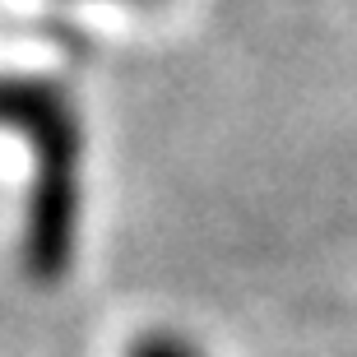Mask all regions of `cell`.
I'll return each instance as SVG.
<instances>
[{"mask_svg": "<svg viewBox=\"0 0 357 357\" xmlns=\"http://www.w3.org/2000/svg\"><path fill=\"white\" fill-rule=\"evenodd\" d=\"M0 130L19 135L33 158V185L24 204V269L38 283H61L79 251L84 116L61 79L0 75Z\"/></svg>", "mask_w": 357, "mask_h": 357, "instance_id": "1", "label": "cell"}, {"mask_svg": "<svg viewBox=\"0 0 357 357\" xmlns=\"http://www.w3.org/2000/svg\"><path fill=\"white\" fill-rule=\"evenodd\" d=\"M126 357H204V353L190 339H181L176 330H144L130 339Z\"/></svg>", "mask_w": 357, "mask_h": 357, "instance_id": "2", "label": "cell"}]
</instances>
